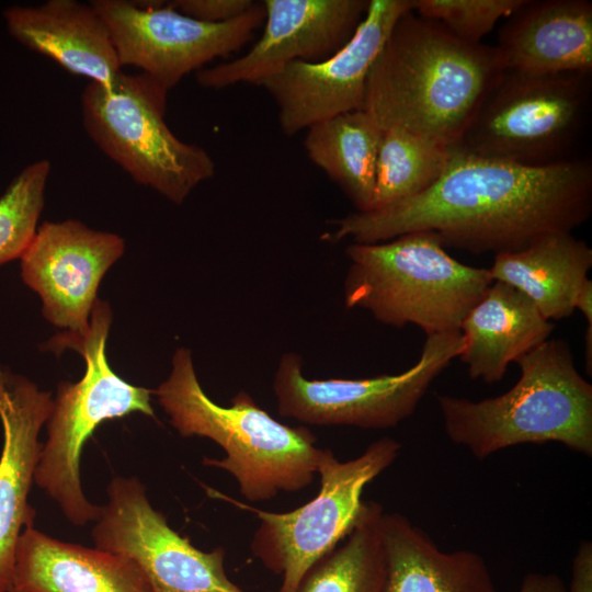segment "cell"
<instances>
[{
	"label": "cell",
	"instance_id": "1",
	"mask_svg": "<svg viewBox=\"0 0 592 592\" xmlns=\"http://www.w3.org/2000/svg\"><path fill=\"white\" fill-rule=\"evenodd\" d=\"M592 213V166L567 158L526 166L452 147L446 169L424 192L332 220L329 241L377 243L412 231L434 234L444 248L494 254L535 238L570 231Z\"/></svg>",
	"mask_w": 592,
	"mask_h": 592
},
{
	"label": "cell",
	"instance_id": "2",
	"mask_svg": "<svg viewBox=\"0 0 592 592\" xmlns=\"http://www.w3.org/2000/svg\"><path fill=\"white\" fill-rule=\"evenodd\" d=\"M504 70L496 46L462 41L412 9L372 65L363 110L382 130L401 128L454 147Z\"/></svg>",
	"mask_w": 592,
	"mask_h": 592
},
{
	"label": "cell",
	"instance_id": "3",
	"mask_svg": "<svg viewBox=\"0 0 592 592\" xmlns=\"http://www.w3.org/2000/svg\"><path fill=\"white\" fill-rule=\"evenodd\" d=\"M152 392L182 437H206L224 449V458L204 457L202 464L230 474L252 503L298 492L318 473L326 448L309 429L277 421L243 390L228 407L216 403L203 390L186 348L177 349L170 375Z\"/></svg>",
	"mask_w": 592,
	"mask_h": 592
},
{
	"label": "cell",
	"instance_id": "4",
	"mask_svg": "<svg viewBox=\"0 0 592 592\" xmlns=\"http://www.w3.org/2000/svg\"><path fill=\"white\" fill-rule=\"evenodd\" d=\"M521 376L504 394L481 400L439 395L445 433L485 459L525 443L557 442L592 455V385L562 339H548L515 362Z\"/></svg>",
	"mask_w": 592,
	"mask_h": 592
},
{
	"label": "cell",
	"instance_id": "5",
	"mask_svg": "<svg viewBox=\"0 0 592 592\" xmlns=\"http://www.w3.org/2000/svg\"><path fill=\"white\" fill-rule=\"evenodd\" d=\"M345 254V307L365 309L390 327L414 325L425 335L459 331L493 282L488 269L457 261L429 231L351 243Z\"/></svg>",
	"mask_w": 592,
	"mask_h": 592
},
{
	"label": "cell",
	"instance_id": "6",
	"mask_svg": "<svg viewBox=\"0 0 592 592\" xmlns=\"http://www.w3.org/2000/svg\"><path fill=\"white\" fill-rule=\"evenodd\" d=\"M111 321L109 304L96 299L84 333L62 332L47 343L56 352L73 349L86 361L79 382L58 385L34 476V482L75 526L95 522L101 510L88 501L81 487L80 457L87 440L102 422L133 412L156 419L150 403L152 391L124 380L107 362Z\"/></svg>",
	"mask_w": 592,
	"mask_h": 592
},
{
	"label": "cell",
	"instance_id": "7",
	"mask_svg": "<svg viewBox=\"0 0 592 592\" xmlns=\"http://www.w3.org/2000/svg\"><path fill=\"white\" fill-rule=\"evenodd\" d=\"M167 94L144 73L123 71L110 87L81 93L83 128L95 146L130 178L182 204L216 166L202 147L179 139L164 119Z\"/></svg>",
	"mask_w": 592,
	"mask_h": 592
},
{
	"label": "cell",
	"instance_id": "8",
	"mask_svg": "<svg viewBox=\"0 0 592 592\" xmlns=\"http://www.w3.org/2000/svg\"><path fill=\"white\" fill-rule=\"evenodd\" d=\"M400 449L401 444L389 436L374 441L349 460H339L326 448L317 473V496L289 512L263 511L206 489L212 497L255 514L260 523L250 543L251 551L267 570L282 576L278 592H294L309 568L350 533L364 503V488L392 465Z\"/></svg>",
	"mask_w": 592,
	"mask_h": 592
},
{
	"label": "cell",
	"instance_id": "9",
	"mask_svg": "<svg viewBox=\"0 0 592 592\" xmlns=\"http://www.w3.org/2000/svg\"><path fill=\"white\" fill-rule=\"evenodd\" d=\"M590 95L591 75L504 70L456 147L526 166L567 159L583 126Z\"/></svg>",
	"mask_w": 592,
	"mask_h": 592
},
{
	"label": "cell",
	"instance_id": "10",
	"mask_svg": "<svg viewBox=\"0 0 592 592\" xmlns=\"http://www.w3.org/2000/svg\"><path fill=\"white\" fill-rule=\"evenodd\" d=\"M460 331L426 335L419 360L394 375L309 379L303 358L287 352L278 361L273 391L280 415L311 425L366 430L397 426L415 411L433 380L463 351Z\"/></svg>",
	"mask_w": 592,
	"mask_h": 592
},
{
	"label": "cell",
	"instance_id": "11",
	"mask_svg": "<svg viewBox=\"0 0 592 592\" xmlns=\"http://www.w3.org/2000/svg\"><path fill=\"white\" fill-rule=\"evenodd\" d=\"M90 3L109 27L121 66L140 69L168 92L187 73L238 52L265 19L262 2L235 20L217 24L189 18L163 1Z\"/></svg>",
	"mask_w": 592,
	"mask_h": 592
},
{
	"label": "cell",
	"instance_id": "12",
	"mask_svg": "<svg viewBox=\"0 0 592 592\" xmlns=\"http://www.w3.org/2000/svg\"><path fill=\"white\" fill-rule=\"evenodd\" d=\"M106 492L91 532L95 547L130 558L151 592H244L226 573L225 549H197L171 528L136 477L113 478Z\"/></svg>",
	"mask_w": 592,
	"mask_h": 592
},
{
	"label": "cell",
	"instance_id": "13",
	"mask_svg": "<svg viewBox=\"0 0 592 592\" xmlns=\"http://www.w3.org/2000/svg\"><path fill=\"white\" fill-rule=\"evenodd\" d=\"M412 1L369 0L353 36L335 54L317 62H291L259 84L274 100L286 136L363 110L372 65L397 20L413 9Z\"/></svg>",
	"mask_w": 592,
	"mask_h": 592
},
{
	"label": "cell",
	"instance_id": "14",
	"mask_svg": "<svg viewBox=\"0 0 592 592\" xmlns=\"http://www.w3.org/2000/svg\"><path fill=\"white\" fill-rule=\"evenodd\" d=\"M260 38L242 56L203 68L201 87L260 84L294 61L317 62L341 49L363 20L366 0H265Z\"/></svg>",
	"mask_w": 592,
	"mask_h": 592
},
{
	"label": "cell",
	"instance_id": "15",
	"mask_svg": "<svg viewBox=\"0 0 592 592\" xmlns=\"http://www.w3.org/2000/svg\"><path fill=\"white\" fill-rule=\"evenodd\" d=\"M124 249L119 236L81 221H45L20 258L22 278L42 298L50 323L84 333L100 282Z\"/></svg>",
	"mask_w": 592,
	"mask_h": 592
},
{
	"label": "cell",
	"instance_id": "16",
	"mask_svg": "<svg viewBox=\"0 0 592 592\" xmlns=\"http://www.w3.org/2000/svg\"><path fill=\"white\" fill-rule=\"evenodd\" d=\"M53 405L50 392L0 365V592L11 589L19 537L33 525L27 499L43 445L38 434Z\"/></svg>",
	"mask_w": 592,
	"mask_h": 592
},
{
	"label": "cell",
	"instance_id": "17",
	"mask_svg": "<svg viewBox=\"0 0 592 592\" xmlns=\"http://www.w3.org/2000/svg\"><path fill=\"white\" fill-rule=\"evenodd\" d=\"M504 69L528 75L592 73V2L524 0L498 32Z\"/></svg>",
	"mask_w": 592,
	"mask_h": 592
},
{
	"label": "cell",
	"instance_id": "18",
	"mask_svg": "<svg viewBox=\"0 0 592 592\" xmlns=\"http://www.w3.org/2000/svg\"><path fill=\"white\" fill-rule=\"evenodd\" d=\"M3 16L15 41L72 75L110 87L122 71L109 27L91 3L48 0L10 7Z\"/></svg>",
	"mask_w": 592,
	"mask_h": 592
},
{
	"label": "cell",
	"instance_id": "19",
	"mask_svg": "<svg viewBox=\"0 0 592 592\" xmlns=\"http://www.w3.org/2000/svg\"><path fill=\"white\" fill-rule=\"evenodd\" d=\"M9 592H151L128 557L53 538L27 526L19 537Z\"/></svg>",
	"mask_w": 592,
	"mask_h": 592
},
{
	"label": "cell",
	"instance_id": "20",
	"mask_svg": "<svg viewBox=\"0 0 592 592\" xmlns=\"http://www.w3.org/2000/svg\"><path fill=\"white\" fill-rule=\"evenodd\" d=\"M554 328L525 295L492 282L460 325L464 345L458 357L470 378L494 384L510 363L548 340Z\"/></svg>",
	"mask_w": 592,
	"mask_h": 592
},
{
	"label": "cell",
	"instance_id": "21",
	"mask_svg": "<svg viewBox=\"0 0 592 592\" xmlns=\"http://www.w3.org/2000/svg\"><path fill=\"white\" fill-rule=\"evenodd\" d=\"M380 535L385 592H497L490 570L474 550H442L405 515L385 512Z\"/></svg>",
	"mask_w": 592,
	"mask_h": 592
},
{
	"label": "cell",
	"instance_id": "22",
	"mask_svg": "<svg viewBox=\"0 0 592 592\" xmlns=\"http://www.w3.org/2000/svg\"><path fill=\"white\" fill-rule=\"evenodd\" d=\"M592 266V249L570 231L542 235L525 247L494 254L493 282L525 295L549 321L570 317Z\"/></svg>",
	"mask_w": 592,
	"mask_h": 592
},
{
	"label": "cell",
	"instance_id": "23",
	"mask_svg": "<svg viewBox=\"0 0 592 592\" xmlns=\"http://www.w3.org/2000/svg\"><path fill=\"white\" fill-rule=\"evenodd\" d=\"M308 158L334 181L356 212L373 209L376 160L383 130L364 110L318 122L306 129Z\"/></svg>",
	"mask_w": 592,
	"mask_h": 592
},
{
	"label": "cell",
	"instance_id": "24",
	"mask_svg": "<svg viewBox=\"0 0 592 592\" xmlns=\"http://www.w3.org/2000/svg\"><path fill=\"white\" fill-rule=\"evenodd\" d=\"M383 513L379 503L364 502L350 533L309 568L294 592H385Z\"/></svg>",
	"mask_w": 592,
	"mask_h": 592
},
{
	"label": "cell",
	"instance_id": "25",
	"mask_svg": "<svg viewBox=\"0 0 592 592\" xmlns=\"http://www.w3.org/2000/svg\"><path fill=\"white\" fill-rule=\"evenodd\" d=\"M451 151L452 147L424 135L401 128L383 130L376 160L373 209L428 190L443 174Z\"/></svg>",
	"mask_w": 592,
	"mask_h": 592
},
{
	"label": "cell",
	"instance_id": "26",
	"mask_svg": "<svg viewBox=\"0 0 592 592\" xmlns=\"http://www.w3.org/2000/svg\"><path fill=\"white\" fill-rule=\"evenodd\" d=\"M52 166L27 164L0 196V264L21 258L36 230Z\"/></svg>",
	"mask_w": 592,
	"mask_h": 592
},
{
	"label": "cell",
	"instance_id": "27",
	"mask_svg": "<svg viewBox=\"0 0 592 592\" xmlns=\"http://www.w3.org/2000/svg\"><path fill=\"white\" fill-rule=\"evenodd\" d=\"M524 0H413V12L435 21L462 41L479 44Z\"/></svg>",
	"mask_w": 592,
	"mask_h": 592
},
{
	"label": "cell",
	"instance_id": "28",
	"mask_svg": "<svg viewBox=\"0 0 592 592\" xmlns=\"http://www.w3.org/2000/svg\"><path fill=\"white\" fill-rule=\"evenodd\" d=\"M251 0H174L168 4L180 13L205 23H225L249 11Z\"/></svg>",
	"mask_w": 592,
	"mask_h": 592
},
{
	"label": "cell",
	"instance_id": "29",
	"mask_svg": "<svg viewBox=\"0 0 592 592\" xmlns=\"http://www.w3.org/2000/svg\"><path fill=\"white\" fill-rule=\"evenodd\" d=\"M569 592H592V544L590 542H582L572 559Z\"/></svg>",
	"mask_w": 592,
	"mask_h": 592
},
{
	"label": "cell",
	"instance_id": "30",
	"mask_svg": "<svg viewBox=\"0 0 592 592\" xmlns=\"http://www.w3.org/2000/svg\"><path fill=\"white\" fill-rule=\"evenodd\" d=\"M520 592H567V589L557 574L530 572L524 577Z\"/></svg>",
	"mask_w": 592,
	"mask_h": 592
}]
</instances>
